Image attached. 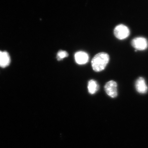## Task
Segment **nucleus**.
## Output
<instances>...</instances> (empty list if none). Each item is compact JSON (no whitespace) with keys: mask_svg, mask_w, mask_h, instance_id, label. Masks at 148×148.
<instances>
[{"mask_svg":"<svg viewBox=\"0 0 148 148\" xmlns=\"http://www.w3.org/2000/svg\"><path fill=\"white\" fill-rule=\"evenodd\" d=\"M110 61V56L105 52L97 53L92 58L91 65L93 71L96 72L102 71L106 68Z\"/></svg>","mask_w":148,"mask_h":148,"instance_id":"f257e3e1","label":"nucleus"},{"mask_svg":"<svg viewBox=\"0 0 148 148\" xmlns=\"http://www.w3.org/2000/svg\"><path fill=\"white\" fill-rule=\"evenodd\" d=\"M114 35L118 39L124 40L129 36L130 31L129 28L123 24H119L115 28Z\"/></svg>","mask_w":148,"mask_h":148,"instance_id":"f03ea898","label":"nucleus"},{"mask_svg":"<svg viewBox=\"0 0 148 148\" xmlns=\"http://www.w3.org/2000/svg\"><path fill=\"white\" fill-rule=\"evenodd\" d=\"M131 45L137 50H144L148 47V42L144 37H139L132 39Z\"/></svg>","mask_w":148,"mask_h":148,"instance_id":"7ed1b4c3","label":"nucleus"},{"mask_svg":"<svg viewBox=\"0 0 148 148\" xmlns=\"http://www.w3.org/2000/svg\"><path fill=\"white\" fill-rule=\"evenodd\" d=\"M104 88L106 93L111 98H115L117 96V84L114 81L111 80L107 82Z\"/></svg>","mask_w":148,"mask_h":148,"instance_id":"20e7f679","label":"nucleus"},{"mask_svg":"<svg viewBox=\"0 0 148 148\" xmlns=\"http://www.w3.org/2000/svg\"><path fill=\"white\" fill-rule=\"evenodd\" d=\"M135 87L136 90L141 94H145L148 90L145 80L143 77L138 78L135 82Z\"/></svg>","mask_w":148,"mask_h":148,"instance_id":"39448f33","label":"nucleus"},{"mask_svg":"<svg viewBox=\"0 0 148 148\" xmlns=\"http://www.w3.org/2000/svg\"><path fill=\"white\" fill-rule=\"evenodd\" d=\"M75 59L77 64L84 65L88 62L89 56L88 53L84 51H78L75 53Z\"/></svg>","mask_w":148,"mask_h":148,"instance_id":"423d86ee","label":"nucleus"},{"mask_svg":"<svg viewBox=\"0 0 148 148\" xmlns=\"http://www.w3.org/2000/svg\"><path fill=\"white\" fill-rule=\"evenodd\" d=\"M10 63V56L9 53L6 51H0V67L5 68L8 66Z\"/></svg>","mask_w":148,"mask_h":148,"instance_id":"0eeeda50","label":"nucleus"},{"mask_svg":"<svg viewBox=\"0 0 148 148\" xmlns=\"http://www.w3.org/2000/svg\"><path fill=\"white\" fill-rule=\"evenodd\" d=\"M99 89V86L97 82L93 79L90 80L88 84V89L90 94H95Z\"/></svg>","mask_w":148,"mask_h":148,"instance_id":"6e6552de","label":"nucleus"},{"mask_svg":"<svg viewBox=\"0 0 148 148\" xmlns=\"http://www.w3.org/2000/svg\"><path fill=\"white\" fill-rule=\"evenodd\" d=\"M68 56H69V54L67 51H65L60 50L57 53L56 58L58 61H61L64 58L68 57Z\"/></svg>","mask_w":148,"mask_h":148,"instance_id":"1a4fd4ad","label":"nucleus"}]
</instances>
